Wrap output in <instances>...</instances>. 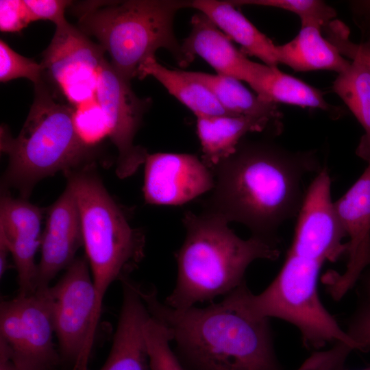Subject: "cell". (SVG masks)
Listing matches in <instances>:
<instances>
[{
    "instance_id": "obj_1",
    "label": "cell",
    "mask_w": 370,
    "mask_h": 370,
    "mask_svg": "<svg viewBox=\"0 0 370 370\" xmlns=\"http://www.w3.org/2000/svg\"><path fill=\"white\" fill-rule=\"evenodd\" d=\"M315 151H291L267 141H241L212 170L214 186L204 210L245 225L251 236L280 241L278 230L297 217L306 175L319 172Z\"/></svg>"
},
{
    "instance_id": "obj_2",
    "label": "cell",
    "mask_w": 370,
    "mask_h": 370,
    "mask_svg": "<svg viewBox=\"0 0 370 370\" xmlns=\"http://www.w3.org/2000/svg\"><path fill=\"white\" fill-rule=\"evenodd\" d=\"M150 314L166 328L186 370H283L269 319L255 318L223 298L205 308H171L155 288L139 286Z\"/></svg>"
},
{
    "instance_id": "obj_3",
    "label": "cell",
    "mask_w": 370,
    "mask_h": 370,
    "mask_svg": "<svg viewBox=\"0 0 370 370\" xmlns=\"http://www.w3.org/2000/svg\"><path fill=\"white\" fill-rule=\"evenodd\" d=\"M186 236L175 257V286L164 304L176 308L194 306L227 295L245 281L247 267L259 259L276 260L280 241L237 236L222 217L206 211H186Z\"/></svg>"
},
{
    "instance_id": "obj_4",
    "label": "cell",
    "mask_w": 370,
    "mask_h": 370,
    "mask_svg": "<svg viewBox=\"0 0 370 370\" xmlns=\"http://www.w3.org/2000/svg\"><path fill=\"white\" fill-rule=\"evenodd\" d=\"M35 97L24 125L16 138L1 126L0 148L8 165L1 190L14 188L27 199L37 183L58 171L96 164V149L77 134L74 107L58 101L43 80L34 85Z\"/></svg>"
},
{
    "instance_id": "obj_5",
    "label": "cell",
    "mask_w": 370,
    "mask_h": 370,
    "mask_svg": "<svg viewBox=\"0 0 370 370\" xmlns=\"http://www.w3.org/2000/svg\"><path fill=\"white\" fill-rule=\"evenodd\" d=\"M187 8L191 1H85L73 8L78 28L96 38L113 69L130 82L159 49L168 50L182 67L191 63L173 30L176 13Z\"/></svg>"
},
{
    "instance_id": "obj_6",
    "label": "cell",
    "mask_w": 370,
    "mask_h": 370,
    "mask_svg": "<svg viewBox=\"0 0 370 370\" xmlns=\"http://www.w3.org/2000/svg\"><path fill=\"white\" fill-rule=\"evenodd\" d=\"M63 173L77 200L85 256L101 310L111 284L129 278L144 258L145 235L130 225L96 173V164Z\"/></svg>"
},
{
    "instance_id": "obj_7",
    "label": "cell",
    "mask_w": 370,
    "mask_h": 370,
    "mask_svg": "<svg viewBox=\"0 0 370 370\" xmlns=\"http://www.w3.org/2000/svg\"><path fill=\"white\" fill-rule=\"evenodd\" d=\"M323 264L288 252L280 272L262 293L254 294L245 281L224 297L253 317H275L294 325L308 349L343 343L360 351L319 298L318 277Z\"/></svg>"
},
{
    "instance_id": "obj_8",
    "label": "cell",
    "mask_w": 370,
    "mask_h": 370,
    "mask_svg": "<svg viewBox=\"0 0 370 370\" xmlns=\"http://www.w3.org/2000/svg\"><path fill=\"white\" fill-rule=\"evenodd\" d=\"M49 292L61 360L88 370L101 310L86 257H77Z\"/></svg>"
},
{
    "instance_id": "obj_9",
    "label": "cell",
    "mask_w": 370,
    "mask_h": 370,
    "mask_svg": "<svg viewBox=\"0 0 370 370\" xmlns=\"http://www.w3.org/2000/svg\"><path fill=\"white\" fill-rule=\"evenodd\" d=\"M49 287L1 302L0 344L18 370H55L62 361Z\"/></svg>"
},
{
    "instance_id": "obj_10",
    "label": "cell",
    "mask_w": 370,
    "mask_h": 370,
    "mask_svg": "<svg viewBox=\"0 0 370 370\" xmlns=\"http://www.w3.org/2000/svg\"><path fill=\"white\" fill-rule=\"evenodd\" d=\"M105 50L67 21L56 26L42 53L44 77L73 107L93 98Z\"/></svg>"
},
{
    "instance_id": "obj_11",
    "label": "cell",
    "mask_w": 370,
    "mask_h": 370,
    "mask_svg": "<svg viewBox=\"0 0 370 370\" xmlns=\"http://www.w3.org/2000/svg\"><path fill=\"white\" fill-rule=\"evenodd\" d=\"M95 95L105 118L108 138L118 151L116 174L127 178L145 163L148 154L145 148L134 144L148 101L138 97L130 82L106 60L99 71Z\"/></svg>"
},
{
    "instance_id": "obj_12",
    "label": "cell",
    "mask_w": 370,
    "mask_h": 370,
    "mask_svg": "<svg viewBox=\"0 0 370 370\" xmlns=\"http://www.w3.org/2000/svg\"><path fill=\"white\" fill-rule=\"evenodd\" d=\"M289 253L325 263L347 254V237L334 208L331 178L321 169L306 190Z\"/></svg>"
},
{
    "instance_id": "obj_13",
    "label": "cell",
    "mask_w": 370,
    "mask_h": 370,
    "mask_svg": "<svg viewBox=\"0 0 370 370\" xmlns=\"http://www.w3.org/2000/svg\"><path fill=\"white\" fill-rule=\"evenodd\" d=\"M144 164L143 191L148 204L180 206L214 186L213 172L193 154L148 153Z\"/></svg>"
},
{
    "instance_id": "obj_14",
    "label": "cell",
    "mask_w": 370,
    "mask_h": 370,
    "mask_svg": "<svg viewBox=\"0 0 370 370\" xmlns=\"http://www.w3.org/2000/svg\"><path fill=\"white\" fill-rule=\"evenodd\" d=\"M44 214L45 208L26 199L12 197L8 190H1L0 239L8 247L17 271L18 295H26L35 291V256L40 247Z\"/></svg>"
},
{
    "instance_id": "obj_15",
    "label": "cell",
    "mask_w": 370,
    "mask_h": 370,
    "mask_svg": "<svg viewBox=\"0 0 370 370\" xmlns=\"http://www.w3.org/2000/svg\"><path fill=\"white\" fill-rule=\"evenodd\" d=\"M45 214L35 291L49 286L56 275L74 261L77 250L84 245L79 211L69 184L58 199L45 208Z\"/></svg>"
},
{
    "instance_id": "obj_16",
    "label": "cell",
    "mask_w": 370,
    "mask_h": 370,
    "mask_svg": "<svg viewBox=\"0 0 370 370\" xmlns=\"http://www.w3.org/2000/svg\"><path fill=\"white\" fill-rule=\"evenodd\" d=\"M334 208L349 238L345 271L337 273L336 283L351 289L370 266V162L362 175L338 199Z\"/></svg>"
},
{
    "instance_id": "obj_17",
    "label": "cell",
    "mask_w": 370,
    "mask_h": 370,
    "mask_svg": "<svg viewBox=\"0 0 370 370\" xmlns=\"http://www.w3.org/2000/svg\"><path fill=\"white\" fill-rule=\"evenodd\" d=\"M121 282L122 306L110 352L100 370H151L144 327L150 317L139 285Z\"/></svg>"
},
{
    "instance_id": "obj_18",
    "label": "cell",
    "mask_w": 370,
    "mask_h": 370,
    "mask_svg": "<svg viewBox=\"0 0 370 370\" xmlns=\"http://www.w3.org/2000/svg\"><path fill=\"white\" fill-rule=\"evenodd\" d=\"M191 31L181 44L183 51L193 60L199 56L217 74L229 76L248 84L258 63L238 51L226 36L205 14L198 12L191 18Z\"/></svg>"
},
{
    "instance_id": "obj_19",
    "label": "cell",
    "mask_w": 370,
    "mask_h": 370,
    "mask_svg": "<svg viewBox=\"0 0 370 370\" xmlns=\"http://www.w3.org/2000/svg\"><path fill=\"white\" fill-rule=\"evenodd\" d=\"M280 125L265 117L217 115L197 117V132L201 146V160L211 170L231 156L249 132H261Z\"/></svg>"
},
{
    "instance_id": "obj_20",
    "label": "cell",
    "mask_w": 370,
    "mask_h": 370,
    "mask_svg": "<svg viewBox=\"0 0 370 370\" xmlns=\"http://www.w3.org/2000/svg\"><path fill=\"white\" fill-rule=\"evenodd\" d=\"M191 8L205 14L243 53L255 56L269 66H277L276 45L262 33L230 1H191Z\"/></svg>"
},
{
    "instance_id": "obj_21",
    "label": "cell",
    "mask_w": 370,
    "mask_h": 370,
    "mask_svg": "<svg viewBox=\"0 0 370 370\" xmlns=\"http://www.w3.org/2000/svg\"><path fill=\"white\" fill-rule=\"evenodd\" d=\"M278 64L295 71H332L340 74L351 62L321 34V28L314 25L301 26L298 34L291 41L276 45Z\"/></svg>"
},
{
    "instance_id": "obj_22",
    "label": "cell",
    "mask_w": 370,
    "mask_h": 370,
    "mask_svg": "<svg viewBox=\"0 0 370 370\" xmlns=\"http://www.w3.org/2000/svg\"><path fill=\"white\" fill-rule=\"evenodd\" d=\"M249 85L262 100L267 102L318 108L334 114V116L340 112L338 108L327 102L321 91L282 72L278 66L258 63Z\"/></svg>"
},
{
    "instance_id": "obj_23",
    "label": "cell",
    "mask_w": 370,
    "mask_h": 370,
    "mask_svg": "<svg viewBox=\"0 0 370 370\" xmlns=\"http://www.w3.org/2000/svg\"><path fill=\"white\" fill-rule=\"evenodd\" d=\"M149 75L158 80L196 117L230 115L207 87L189 77L184 71L169 69L158 62L156 57H151L138 69V78L143 79Z\"/></svg>"
},
{
    "instance_id": "obj_24",
    "label": "cell",
    "mask_w": 370,
    "mask_h": 370,
    "mask_svg": "<svg viewBox=\"0 0 370 370\" xmlns=\"http://www.w3.org/2000/svg\"><path fill=\"white\" fill-rule=\"evenodd\" d=\"M184 73L207 87L229 114L265 117L280 123V112L277 104L262 100L240 80L219 74L185 71Z\"/></svg>"
},
{
    "instance_id": "obj_25",
    "label": "cell",
    "mask_w": 370,
    "mask_h": 370,
    "mask_svg": "<svg viewBox=\"0 0 370 370\" xmlns=\"http://www.w3.org/2000/svg\"><path fill=\"white\" fill-rule=\"evenodd\" d=\"M333 90L344 101L364 129L356 150V154L370 162V75L358 61H352L349 67L338 74Z\"/></svg>"
},
{
    "instance_id": "obj_26",
    "label": "cell",
    "mask_w": 370,
    "mask_h": 370,
    "mask_svg": "<svg viewBox=\"0 0 370 370\" xmlns=\"http://www.w3.org/2000/svg\"><path fill=\"white\" fill-rule=\"evenodd\" d=\"M230 2L235 7L260 5L293 12L299 17L301 26L314 25L322 29L336 16L335 10L320 0H236Z\"/></svg>"
},
{
    "instance_id": "obj_27",
    "label": "cell",
    "mask_w": 370,
    "mask_h": 370,
    "mask_svg": "<svg viewBox=\"0 0 370 370\" xmlns=\"http://www.w3.org/2000/svg\"><path fill=\"white\" fill-rule=\"evenodd\" d=\"M144 334L151 370H185L171 347L165 327L151 314L145 323Z\"/></svg>"
},
{
    "instance_id": "obj_28",
    "label": "cell",
    "mask_w": 370,
    "mask_h": 370,
    "mask_svg": "<svg viewBox=\"0 0 370 370\" xmlns=\"http://www.w3.org/2000/svg\"><path fill=\"white\" fill-rule=\"evenodd\" d=\"M20 77L32 81L34 85L44 80V69L30 58L14 51L4 40H0V81L9 82Z\"/></svg>"
},
{
    "instance_id": "obj_29",
    "label": "cell",
    "mask_w": 370,
    "mask_h": 370,
    "mask_svg": "<svg viewBox=\"0 0 370 370\" xmlns=\"http://www.w3.org/2000/svg\"><path fill=\"white\" fill-rule=\"evenodd\" d=\"M321 31L343 56L361 63L370 75V42L355 43L349 38V30L341 21L334 19L324 26Z\"/></svg>"
},
{
    "instance_id": "obj_30",
    "label": "cell",
    "mask_w": 370,
    "mask_h": 370,
    "mask_svg": "<svg viewBox=\"0 0 370 370\" xmlns=\"http://www.w3.org/2000/svg\"><path fill=\"white\" fill-rule=\"evenodd\" d=\"M73 121L79 138L92 149H96V146L108 137L105 118L97 103L74 107Z\"/></svg>"
},
{
    "instance_id": "obj_31",
    "label": "cell",
    "mask_w": 370,
    "mask_h": 370,
    "mask_svg": "<svg viewBox=\"0 0 370 370\" xmlns=\"http://www.w3.org/2000/svg\"><path fill=\"white\" fill-rule=\"evenodd\" d=\"M353 350L345 343H334L327 351L314 352L297 370H343L349 354Z\"/></svg>"
},
{
    "instance_id": "obj_32",
    "label": "cell",
    "mask_w": 370,
    "mask_h": 370,
    "mask_svg": "<svg viewBox=\"0 0 370 370\" xmlns=\"http://www.w3.org/2000/svg\"><path fill=\"white\" fill-rule=\"evenodd\" d=\"M33 21L24 1H0V29L3 32L21 31Z\"/></svg>"
},
{
    "instance_id": "obj_33",
    "label": "cell",
    "mask_w": 370,
    "mask_h": 370,
    "mask_svg": "<svg viewBox=\"0 0 370 370\" xmlns=\"http://www.w3.org/2000/svg\"><path fill=\"white\" fill-rule=\"evenodd\" d=\"M34 21L47 20L56 26L66 21L64 12L73 3L66 0H23Z\"/></svg>"
},
{
    "instance_id": "obj_34",
    "label": "cell",
    "mask_w": 370,
    "mask_h": 370,
    "mask_svg": "<svg viewBox=\"0 0 370 370\" xmlns=\"http://www.w3.org/2000/svg\"><path fill=\"white\" fill-rule=\"evenodd\" d=\"M346 332L361 352L370 350V304L363 303L354 313Z\"/></svg>"
},
{
    "instance_id": "obj_35",
    "label": "cell",
    "mask_w": 370,
    "mask_h": 370,
    "mask_svg": "<svg viewBox=\"0 0 370 370\" xmlns=\"http://www.w3.org/2000/svg\"><path fill=\"white\" fill-rule=\"evenodd\" d=\"M353 21L360 29L362 42H370V0H356L349 2Z\"/></svg>"
},
{
    "instance_id": "obj_36",
    "label": "cell",
    "mask_w": 370,
    "mask_h": 370,
    "mask_svg": "<svg viewBox=\"0 0 370 370\" xmlns=\"http://www.w3.org/2000/svg\"><path fill=\"white\" fill-rule=\"evenodd\" d=\"M0 370H18L6 348L0 344Z\"/></svg>"
},
{
    "instance_id": "obj_37",
    "label": "cell",
    "mask_w": 370,
    "mask_h": 370,
    "mask_svg": "<svg viewBox=\"0 0 370 370\" xmlns=\"http://www.w3.org/2000/svg\"><path fill=\"white\" fill-rule=\"evenodd\" d=\"M363 292L365 298V304H370V271L365 277L363 284Z\"/></svg>"
},
{
    "instance_id": "obj_38",
    "label": "cell",
    "mask_w": 370,
    "mask_h": 370,
    "mask_svg": "<svg viewBox=\"0 0 370 370\" xmlns=\"http://www.w3.org/2000/svg\"><path fill=\"white\" fill-rule=\"evenodd\" d=\"M343 370H346V369H343ZM361 370H370V366L368 367H367V368H365V369H361Z\"/></svg>"
}]
</instances>
